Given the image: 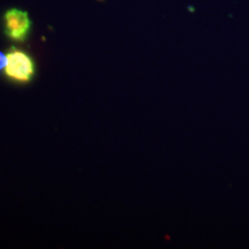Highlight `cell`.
Instances as JSON below:
<instances>
[{
  "label": "cell",
  "mask_w": 249,
  "mask_h": 249,
  "mask_svg": "<svg viewBox=\"0 0 249 249\" xmlns=\"http://www.w3.org/2000/svg\"><path fill=\"white\" fill-rule=\"evenodd\" d=\"M2 23L6 37L18 43H22L28 38L33 28L28 12L18 8L7 9L2 17Z\"/></svg>",
  "instance_id": "2"
},
{
  "label": "cell",
  "mask_w": 249,
  "mask_h": 249,
  "mask_svg": "<svg viewBox=\"0 0 249 249\" xmlns=\"http://www.w3.org/2000/svg\"><path fill=\"white\" fill-rule=\"evenodd\" d=\"M6 65H7V54L2 53V52L0 51V71L4 70Z\"/></svg>",
  "instance_id": "3"
},
{
  "label": "cell",
  "mask_w": 249,
  "mask_h": 249,
  "mask_svg": "<svg viewBox=\"0 0 249 249\" xmlns=\"http://www.w3.org/2000/svg\"><path fill=\"white\" fill-rule=\"evenodd\" d=\"M6 79L15 85H29L35 79L36 64L28 52L11 48L7 53V65L4 68Z\"/></svg>",
  "instance_id": "1"
}]
</instances>
